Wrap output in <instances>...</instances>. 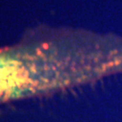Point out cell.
<instances>
[{
    "label": "cell",
    "instance_id": "cell-1",
    "mask_svg": "<svg viewBox=\"0 0 122 122\" xmlns=\"http://www.w3.org/2000/svg\"><path fill=\"white\" fill-rule=\"evenodd\" d=\"M26 71L19 62L0 53V104L18 97L26 90Z\"/></svg>",
    "mask_w": 122,
    "mask_h": 122
}]
</instances>
